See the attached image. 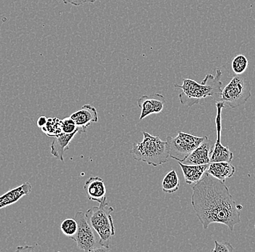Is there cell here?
I'll use <instances>...</instances> for the list:
<instances>
[{"instance_id":"6da1fadb","label":"cell","mask_w":255,"mask_h":252,"mask_svg":"<svg viewBox=\"0 0 255 252\" xmlns=\"http://www.w3.org/2000/svg\"><path fill=\"white\" fill-rule=\"evenodd\" d=\"M192 191L191 204L204 229L213 223H220L233 231L241 223V211L223 182L206 172Z\"/></svg>"},{"instance_id":"7a4b0ae2","label":"cell","mask_w":255,"mask_h":252,"mask_svg":"<svg viewBox=\"0 0 255 252\" xmlns=\"http://www.w3.org/2000/svg\"><path fill=\"white\" fill-rule=\"evenodd\" d=\"M221 76L222 72L221 70L217 69L215 76L207 74L200 84L189 79H183L182 85L175 84V87L182 90V92L179 95L181 104L191 108L194 105L198 104L201 100L208 97L217 99L220 101L223 85Z\"/></svg>"},{"instance_id":"3957f363","label":"cell","mask_w":255,"mask_h":252,"mask_svg":"<svg viewBox=\"0 0 255 252\" xmlns=\"http://www.w3.org/2000/svg\"><path fill=\"white\" fill-rule=\"evenodd\" d=\"M142 141L134 143L132 147V156L135 161L146 163L148 165L157 167L168 161L169 153L166 142L158 136L143 132Z\"/></svg>"},{"instance_id":"277c9868","label":"cell","mask_w":255,"mask_h":252,"mask_svg":"<svg viewBox=\"0 0 255 252\" xmlns=\"http://www.w3.org/2000/svg\"><path fill=\"white\" fill-rule=\"evenodd\" d=\"M114 209L108 202L94 207L86 212V218L91 227L95 230L100 239V244L103 248H110L112 238L115 235V227L111 213Z\"/></svg>"},{"instance_id":"5b68a950","label":"cell","mask_w":255,"mask_h":252,"mask_svg":"<svg viewBox=\"0 0 255 252\" xmlns=\"http://www.w3.org/2000/svg\"><path fill=\"white\" fill-rule=\"evenodd\" d=\"M252 85L243 76H234L222 89L220 101L232 108L243 106L252 96Z\"/></svg>"},{"instance_id":"8992f818","label":"cell","mask_w":255,"mask_h":252,"mask_svg":"<svg viewBox=\"0 0 255 252\" xmlns=\"http://www.w3.org/2000/svg\"><path fill=\"white\" fill-rule=\"evenodd\" d=\"M75 220L77 222V232L71 239L77 244L78 248L87 252L106 251L107 249L100 245L97 233L88 223L85 213L78 212L75 215Z\"/></svg>"},{"instance_id":"52a82bcc","label":"cell","mask_w":255,"mask_h":252,"mask_svg":"<svg viewBox=\"0 0 255 252\" xmlns=\"http://www.w3.org/2000/svg\"><path fill=\"white\" fill-rule=\"evenodd\" d=\"M205 137L194 136L182 132H179L175 138L167 136L165 142L169 156L172 159L183 162L203 142Z\"/></svg>"},{"instance_id":"ba28073f","label":"cell","mask_w":255,"mask_h":252,"mask_svg":"<svg viewBox=\"0 0 255 252\" xmlns=\"http://www.w3.org/2000/svg\"><path fill=\"white\" fill-rule=\"evenodd\" d=\"M226 105L221 101L216 103L217 115L215 118V124H216L217 140L213 146V151L210 155V163L228 162H231L234 159V154L230 151L229 147L223 146L221 142V114L223 108Z\"/></svg>"},{"instance_id":"9c48e42d","label":"cell","mask_w":255,"mask_h":252,"mask_svg":"<svg viewBox=\"0 0 255 252\" xmlns=\"http://www.w3.org/2000/svg\"><path fill=\"white\" fill-rule=\"evenodd\" d=\"M166 100L160 94L143 95L137 100V104L141 109L140 120H143L151 114H159L164 108Z\"/></svg>"},{"instance_id":"30bf717a","label":"cell","mask_w":255,"mask_h":252,"mask_svg":"<svg viewBox=\"0 0 255 252\" xmlns=\"http://www.w3.org/2000/svg\"><path fill=\"white\" fill-rule=\"evenodd\" d=\"M87 199L93 202L103 204L107 201V191L105 181L100 177L89 178L84 186Z\"/></svg>"},{"instance_id":"8fae6325","label":"cell","mask_w":255,"mask_h":252,"mask_svg":"<svg viewBox=\"0 0 255 252\" xmlns=\"http://www.w3.org/2000/svg\"><path fill=\"white\" fill-rule=\"evenodd\" d=\"M213 146L211 140L207 137L195 150L182 162L189 165H202L210 163V155L213 151Z\"/></svg>"},{"instance_id":"7c38bea8","label":"cell","mask_w":255,"mask_h":252,"mask_svg":"<svg viewBox=\"0 0 255 252\" xmlns=\"http://www.w3.org/2000/svg\"><path fill=\"white\" fill-rule=\"evenodd\" d=\"M71 118L76 123L79 132H85L92 123L98 122L97 109L91 105H84L81 109L71 114Z\"/></svg>"},{"instance_id":"4fadbf2b","label":"cell","mask_w":255,"mask_h":252,"mask_svg":"<svg viewBox=\"0 0 255 252\" xmlns=\"http://www.w3.org/2000/svg\"><path fill=\"white\" fill-rule=\"evenodd\" d=\"M31 190V185L29 183H25L18 187L7 191L4 195L0 196V210L15 204L23 196L29 195Z\"/></svg>"},{"instance_id":"5bb4252c","label":"cell","mask_w":255,"mask_h":252,"mask_svg":"<svg viewBox=\"0 0 255 252\" xmlns=\"http://www.w3.org/2000/svg\"><path fill=\"white\" fill-rule=\"evenodd\" d=\"M79 132H73L71 134L61 133L58 136L55 137L51 146V154L55 156L56 159L63 162L64 154L65 151L69 148L70 143Z\"/></svg>"},{"instance_id":"9a60e30c","label":"cell","mask_w":255,"mask_h":252,"mask_svg":"<svg viewBox=\"0 0 255 252\" xmlns=\"http://www.w3.org/2000/svg\"><path fill=\"white\" fill-rule=\"evenodd\" d=\"M207 173L225 183L227 178H231L236 172L235 167L231 162H211L209 164Z\"/></svg>"},{"instance_id":"2e32d148","label":"cell","mask_w":255,"mask_h":252,"mask_svg":"<svg viewBox=\"0 0 255 252\" xmlns=\"http://www.w3.org/2000/svg\"><path fill=\"white\" fill-rule=\"evenodd\" d=\"M178 164L182 170L185 181L189 185L197 183L202 179L209 166V164H202V165H189L180 162H178Z\"/></svg>"},{"instance_id":"e0dca14e","label":"cell","mask_w":255,"mask_h":252,"mask_svg":"<svg viewBox=\"0 0 255 252\" xmlns=\"http://www.w3.org/2000/svg\"><path fill=\"white\" fill-rule=\"evenodd\" d=\"M180 186V180L175 170H171L165 175L162 180V191L166 194H173L178 191Z\"/></svg>"},{"instance_id":"ac0fdd59","label":"cell","mask_w":255,"mask_h":252,"mask_svg":"<svg viewBox=\"0 0 255 252\" xmlns=\"http://www.w3.org/2000/svg\"><path fill=\"white\" fill-rule=\"evenodd\" d=\"M41 130L47 136L55 138L63 133L61 129V120L56 117L49 118L47 119V124Z\"/></svg>"},{"instance_id":"d6986e66","label":"cell","mask_w":255,"mask_h":252,"mask_svg":"<svg viewBox=\"0 0 255 252\" xmlns=\"http://www.w3.org/2000/svg\"><path fill=\"white\" fill-rule=\"evenodd\" d=\"M248 65L249 61L247 57L242 54H239L234 57L232 60V63H231L233 71L238 76L243 74L247 71Z\"/></svg>"},{"instance_id":"ffe728a7","label":"cell","mask_w":255,"mask_h":252,"mask_svg":"<svg viewBox=\"0 0 255 252\" xmlns=\"http://www.w3.org/2000/svg\"><path fill=\"white\" fill-rule=\"evenodd\" d=\"M60 230L64 235L71 238L76 234L78 230L77 222L75 219L68 218L62 222L60 225Z\"/></svg>"},{"instance_id":"44dd1931","label":"cell","mask_w":255,"mask_h":252,"mask_svg":"<svg viewBox=\"0 0 255 252\" xmlns=\"http://www.w3.org/2000/svg\"><path fill=\"white\" fill-rule=\"evenodd\" d=\"M62 132L65 134H71L73 132H79L77 126L71 116L65 118L61 120Z\"/></svg>"},{"instance_id":"7402d4cb","label":"cell","mask_w":255,"mask_h":252,"mask_svg":"<svg viewBox=\"0 0 255 252\" xmlns=\"http://www.w3.org/2000/svg\"><path fill=\"white\" fill-rule=\"evenodd\" d=\"M234 248L232 245L229 242L226 243L221 244L218 241H215V248L212 250L213 252H234Z\"/></svg>"},{"instance_id":"603a6c76","label":"cell","mask_w":255,"mask_h":252,"mask_svg":"<svg viewBox=\"0 0 255 252\" xmlns=\"http://www.w3.org/2000/svg\"><path fill=\"white\" fill-rule=\"evenodd\" d=\"M63 1L65 4H71L75 6H80L88 3V0H63Z\"/></svg>"},{"instance_id":"cb8c5ba5","label":"cell","mask_w":255,"mask_h":252,"mask_svg":"<svg viewBox=\"0 0 255 252\" xmlns=\"http://www.w3.org/2000/svg\"><path fill=\"white\" fill-rule=\"evenodd\" d=\"M47 118L46 117V116H40L39 119H38L37 122H36V124H37L38 127H39V128H42V127H44V126L46 125V124H47Z\"/></svg>"},{"instance_id":"d4e9b609","label":"cell","mask_w":255,"mask_h":252,"mask_svg":"<svg viewBox=\"0 0 255 252\" xmlns=\"http://www.w3.org/2000/svg\"><path fill=\"white\" fill-rule=\"evenodd\" d=\"M97 0H88V3H95Z\"/></svg>"},{"instance_id":"484cf974","label":"cell","mask_w":255,"mask_h":252,"mask_svg":"<svg viewBox=\"0 0 255 252\" xmlns=\"http://www.w3.org/2000/svg\"></svg>"}]
</instances>
